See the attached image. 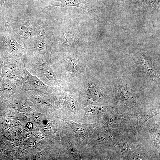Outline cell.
I'll return each instance as SVG.
<instances>
[{
    "label": "cell",
    "instance_id": "17",
    "mask_svg": "<svg viewBox=\"0 0 160 160\" xmlns=\"http://www.w3.org/2000/svg\"><path fill=\"white\" fill-rule=\"evenodd\" d=\"M159 114L151 118L145 123L147 125V132L150 137L149 141L152 142V148L157 149L160 153V123Z\"/></svg>",
    "mask_w": 160,
    "mask_h": 160
},
{
    "label": "cell",
    "instance_id": "16",
    "mask_svg": "<svg viewBox=\"0 0 160 160\" xmlns=\"http://www.w3.org/2000/svg\"><path fill=\"white\" fill-rule=\"evenodd\" d=\"M160 155L157 149L139 144L136 149L124 160H160Z\"/></svg>",
    "mask_w": 160,
    "mask_h": 160
},
{
    "label": "cell",
    "instance_id": "2",
    "mask_svg": "<svg viewBox=\"0 0 160 160\" xmlns=\"http://www.w3.org/2000/svg\"><path fill=\"white\" fill-rule=\"evenodd\" d=\"M52 59L60 78L73 86L81 79L90 64L82 51L61 53Z\"/></svg>",
    "mask_w": 160,
    "mask_h": 160
},
{
    "label": "cell",
    "instance_id": "23",
    "mask_svg": "<svg viewBox=\"0 0 160 160\" xmlns=\"http://www.w3.org/2000/svg\"><path fill=\"white\" fill-rule=\"evenodd\" d=\"M1 78H0V84L1 81Z\"/></svg>",
    "mask_w": 160,
    "mask_h": 160
},
{
    "label": "cell",
    "instance_id": "20",
    "mask_svg": "<svg viewBox=\"0 0 160 160\" xmlns=\"http://www.w3.org/2000/svg\"><path fill=\"white\" fill-rule=\"evenodd\" d=\"M59 6L61 7H76L84 10H92L91 5L85 0H57L47 5L46 7Z\"/></svg>",
    "mask_w": 160,
    "mask_h": 160
},
{
    "label": "cell",
    "instance_id": "18",
    "mask_svg": "<svg viewBox=\"0 0 160 160\" xmlns=\"http://www.w3.org/2000/svg\"><path fill=\"white\" fill-rule=\"evenodd\" d=\"M139 64L143 71L150 80L160 85V78L154 63L151 60L143 56L139 60Z\"/></svg>",
    "mask_w": 160,
    "mask_h": 160
},
{
    "label": "cell",
    "instance_id": "13",
    "mask_svg": "<svg viewBox=\"0 0 160 160\" xmlns=\"http://www.w3.org/2000/svg\"><path fill=\"white\" fill-rule=\"evenodd\" d=\"M25 59L8 57L4 60L2 76L10 79L21 81L25 66Z\"/></svg>",
    "mask_w": 160,
    "mask_h": 160
},
{
    "label": "cell",
    "instance_id": "15",
    "mask_svg": "<svg viewBox=\"0 0 160 160\" xmlns=\"http://www.w3.org/2000/svg\"><path fill=\"white\" fill-rule=\"evenodd\" d=\"M137 133L139 129L151 118L160 114L159 107H143L129 110Z\"/></svg>",
    "mask_w": 160,
    "mask_h": 160
},
{
    "label": "cell",
    "instance_id": "4",
    "mask_svg": "<svg viewBox=\"0 0 160 160\" xmlns=\"http://www.w3.org/2000/svg\"><path fill=\"white\" fill-rule=\"evenodd\" d=\"M114 102L121 105L128 110L145 106V97L138 91L132 89L120 81L113 85Z\"/></svg>",
    "mask_w": 160,
    "mask_h": 160
},
{
    "label": "cell",
    "instance_id": "9",
    "mask_svg": "<svg viewBox=\"0 0 160 160\" xmlns=\"http://www.w3.org/2000/svg\"><path fill=\"white\" fill-rule=\"evenodd\" d=\"M63 88L47 85L38 78L31 74L25 66L22 79V91L33 90L40 92L58 100Z\"/></svg>",
    "mask_w": 160,
    "mask_h": 160
},
{
    "label": "cell",
    "instance_id": "8",
    "mask_svg": "<svg viewBox=\"0 0 160 160\" xmlns=\"http://www.w3.org/2000/svg\"><path fill=\"white\" fill-rule=\"evenodd\" d=\"M131 128L104 129L100 127L90 137L86 147L94 148L114 147L122 135Z\"/></svg>",
    "mask_w": 160,
    "mask_h": 160
},
{
    "label": "cell",
    "instance_id": "14",
    "mask_svg": "<svg viewBox=\"0 0 160 160\" xmlns=\"http://www.w3.org/2000/svg\"><path fill=\"white\" fill-rule=\"evenodd\" d=\"M137 133L135 127L124 132L116 142L114 147L118 146L123 156V160L132 153L138 146L137 139Z\"/></svg>",
    "mask_w": 160,
    "mask_h": 160
},
{
    "label": "cell",
    "instance_id": "1",
    "mask_svg": "<svg viewBox=\"0 0 160 160\" xmlns=\"http://www.w3.org/2000/svg\"><path fill=\"white\" fill-rule=\"evenodd\" d=\"M82 106L111 104L114 97L105 85L92 72L89 65L81 79L74 86Z\"/></svg>",
    "mask_w": 160,
    "mask_h": 160
},
{
    "label": "cell",
    "instance_id": "5",
    "mask_svg": "<svg viewBox=\"0 0 160 160\" xmlns=\"http://www.w3.org/2000/svg\"><path fill=\"white\" fill-rule=\"evenodd\" d=\"M60 110L73 121L78 122L83 107L74 86L65 84L59 99Z\"/></svg>",
    "mask_w": 160,
    "mask_h": 160
},
{
    "label": "cell",
    "instance_id": "3",
    "mask_svg": "<svg viewBox=\"0 0 160 160\" xmlns=\"http://www.w3.org/2000/svg\"><path fill=\"white\" fill-rule=\"evenodd\" d=\"M25 67L28 71L47 85L63 88L65 83L59 77L55 65L50 58L41 57L25 59Z\"/></svg>",
    "mask_w": 160,
    "mask_h": 160
},
{
    "label": "cell",
    "instance_id": "22",
    "mask_svg": "<svg viewBox=\"0 0 160 160\" xmlns=\"http://www.w3.org/2000/svg\"><path fill=\"white\" fill-rule=\"evenodd\" d=\"M6 0H0V5H1L4 3Z\"/></svg>",
    "mask_w": 160,
    "mask_h": 160
},
{
    "label": "cell",
    "instance_id": "21",
    "mask_svg": "<svg viewBox=\"0 0 160 160\" xmlns=\"http://www.w3.org/2000/svg\"><path fill=\"white\" fill-rule=\"evenodd\" d=\"M4 60L0 55V78H2V69L3 67Z\"/></svg>",
    "mask_w": 160,
    "mask_h": 160
},
{
    "label": "cell",
    "instance_id": "11",
    "mask_svg": "<svg viewBox=\"0 0 160 160\" xmlns=\"http://www.w3.org/2000/svg\"><path fill=\"white\" fill-rule=\"evenodd\" d=\"M114 108L113 104L104 105H89L81 110L78 122L90 124L100 121H107Z\"/></svg>",
    "mask_w": 160,
    "mask_h": 160
},
{
    "label": "cell",
    "instance_id": "6",
    "mask_svg": "<svg viewBox=\"0 0 160 160\" xmlns=\"http://www.w3.org/2000/svg\"><path fill=\"white\" fill-rule=\"evenodd\" d=\"M60 144V151L58 159L81 160V148L78 138L65 123L61 134Z\"/></svg>",
    "mask_w": 160,
    "mask_h": 160
},
{
    "label": "cell",
    "instance_id": "10",
    "mask_svg": "<svg viewBox=\"0 0 160 160\" xmlns=\"http://www.w3.org/2000/svg\"><path fill=\"white\" fill-rule=\"evenodd\" d=\"M113 104L112 112L100 127L104 129L135 127L129 110L118 103L113 102Z\"/></svg>",
    "mask_w": 160,
    "mask_h": 160
},
{
    "label": "cell",
    "instance_id": "19",
    "mask_svg": "<svg viewBox=\"0 0 160 160\" xmlns=\"http://www.w3.org/2000/svg\"><path fill=\"white\" fill-rule=\"evenodd\" d=\"M22 80L18 81L2 77L0 84V93L4 95L21 92Z\"/></svg>",
    "mask_w": 160,
    "mask_h": 160
},
{
    "label": "cell",
    "instance_id": "12",
    "mask_svg": "<svg viewBox=\"0 0 160 160\" xmlns=\"http://www.w3.org/2000/svg\"><path fill=\"white\" fill-rule=\"evenodd\" d=\"M81 160H123L120 151L116 147L91 148L85 147L81 149Z\"/></svg>",
    "mask_w": 160,
    "mask_h": 160
},
{
    "label": "cell",
    "instance_id": "7",
    "mask_svg": "<svg viewBox=\"0 0 160 160\" xmlns=\"http://www.w3.org/2000/svg\"><path fill=\"white\" fill-rule=\"evenodd\" d=\"M56 113L73 130L78 138L81 149L86 147L93 133L106 122L103 120L92 123L84 124L73 121L65 115L60 109L57 110Z\"/></svg>",
    "mask_w": 160,
    "mask_h": 160
}]
</instances>
